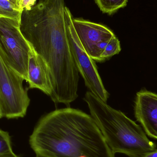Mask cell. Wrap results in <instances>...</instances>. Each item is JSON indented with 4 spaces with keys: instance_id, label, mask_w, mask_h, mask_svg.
Here are the masks:
<instances>
[{
    "instance_id": "1",
    "label": "cell",
    "mask_w": 157,
    "mask_h": 157,
    "mask_svg": "<svg viewBox=\"0 0 157 157\" xmlns=\"http://www.w3.org/2000/svg\"><path fill=\"white\" fill-rule=\"evenodd\" d=\"M64 0H40L23 10L20 30L33 50L49 69L55 103L69 106L78 97L79 75L68 40Z\"/></svg>"
},
{
    "instance_id": "2",
    "label": "cell",
    "mask_w": 157,
    "mask_h": 157,
    "mask_svg": "<svg viewBox=\"0 0 157 157\" xmlns=\"http://www.w3.org/2000/svg\"><path fill=\"white\" fill-rule=\"evenodd\" d=\"M29 143L38 157H115L91 115L70 107L41 118Z\"/></svg>"
},
{
    "instance_id": "3",
    "label": "cell",
    "mask_w": 157,
    "mask_h": 157,
    "mask_svg": "<svg viewBox=\"0 0 157 157\" xmlns=\"http://www.w3.org/2000/svg\"><path fill=\"white\" fill-rule=\"evenodd\" d=\"M90 115L113 153L129 157H144L156 149L140 125L120 111L114 109L90 91L84 98Z\"/></svg>"
},
{
    "instance_id": "4",
    "label": "cell",
    "mask_w": 157,
    "mask_h": 157,
    "mask_svg": "<svg viewBox=\"0 0 157 157\" xmlns=\"http://www.w3.org/2000/svg\"><path fill=\"white\" fill-rule=\"evenodd\" d=\"M22 78L9 64L0 50V98L3 117L23 118L30 103Z\"/></svg>"
},
{
    "instance_id": "5",
    "label": "cell",
    "mask_w": 157,
    "mask_h": 157,
    "mask_svg": "<svg viewBox=\"0 0 157 157\" xmlns=\"http://www.w3.org/2000/svg\"><path fill=\"white\" fill-rule=\"evenodd\" d=\"M0 50L11 67L27 81L31 47L21 33L18 21L0 17Z\"/></svg>"
},
{
    "instance_id": "6",
    "label": "cell",
    "mask_w": 157,
    "mask_h": 157,
    "mask_svg": "<svg viewBox=\"0 0 157 157\" xmlns=\"http://www.w3.org/2000/svg\"><path fill=\"white\" fill-rule=\"evenodd\" d=\"M64 15L68 40L78 72L90 91L107 103L109 93L104 87L95 62L85 51L80 43L73 24L72 15L66 6Z\"/></svg>"
},
{
    "instance_id": "7",
    "label": "cell",
    "mask_w": 157,
    "mask_h": 157,
    "mask_svg": "<svg viewBox=\"0 0 157 157\" xmlns=\"http://www.w3.org/2000/svg\"><path fill=\"white\" fill-rule=\"evenodd\" d=\"M73 24L83 48L94 61L98 44L115 36L112 30L101 24L74 18Z\"/></svg>"
},
{
    "instance_id": "8",
    "label": "cell",
    "mask_w": 157,
    "mask_h": 157,
    "mask_svg": "<svg viewBox=\"0 0 157 157\" xmlns=\"http://www.w3.org/2000/svg\"><path fill=\"white\" fill-rule=\"evenodd\" d=\"M135 116L149 137L157 140V95L146 90L137 93Z\"/></svg>"
},
{
    "instance_id": "9",
    "label": "cell",
    "mask_w": 157,
    "mask_h": 157,
    "mask_svg": "<svg viewBox=\"0 0 157 157\" xmlns=\"http://www.w3.org/2000/svg\"><path fill=\"white\" fill-rule=\"evenodd\" d=\"M27 82L29 88L40 90L48 96L53 91L49 69L45 61L31 48L28 65Z\"/></svg>"
},
{
    "instance_id": "10",
    "label": "cell",
    "mask_w": 157,
    "mask_h": 157,
    "mask_svg": "<svg viewBox=\"0 0 157 157\" xmlns=\"http://www.w3.org/2000/svg\"><path fill=\"white\" fill-rule=\"evenodd\" d=\"M22 12L9 0H0V17H6L19 22Z\"/></svg>"
},
{
    "instance_id": "11",
    "label": "cell",
    "mask_w": 157,
    "mask_h": 157,
    "mask_svg": "<svg viewBox=\"0 0 157 157\" xmlns=\"http://www.w3.org/2000/svg\"><path fill=\"white\" fill-rule=\"evenodd\" d=\"M96 4L103 13L112 14L120 8L125 7L128 0H95Z\"/></svg>"
},
{
    "instance_id": "12",
    "label": "cell",
    "mask_w": 157,
    "mask_h": 157,
    "mask_svg": "<svg viewBox=\"0 0 157 157\" xmlns=\"http://www.w3.org/2000/svg\"><path fill=\"white\" fill-rule=\"evenodd\" d=\"M121 51L120 41L115 36L108 42L104 52L101 56V61L102 62L108 59L114 55L118 54Z\"/></svg>"
},
{
    "instance_id": "13",
    "label": "cell",
    "mask_w": 157,
    "mask_h": 157,
    "mask_svg": "<svg viewBox=\"0 0 157 157\" xmlns=\"http://www.w3.org/2000/svg\"><path fill=\"white\" fill-rule=\"evenodd\" d=\"M13 154L9 134L0 130V155Z\"/></svg>"
},
{
    "instance_id": "14",
    "label": "cell",
    "mask_w": 157,
    "mask_h": 157,
    "mask_svg": "<svg viewBox=\"0 0 157 157\" xmlns=\"http://www.w3.org/2000/svg\"><path fill=\"white\" fill-rule=\"evenodd\" d=\"M36 0H20L19 1V9L20 11L23 10H29L35 6Z\"/></svg>"
},
{
    "instance_id": "15",
    "label": "cell",
    "mask_w": 157,
    "mask_h": 157,
    "mask_svg": "<svg viewBox=\"0 0 157 157\" xmlns=\"http://www.w3.org/2000/svg\"><path fill=\"white\" fill-rule=\"evenodd\" d=\"M144 157H157V149L148 153Z\"/></svg>"
},
{
    "instance_id": "16",
    "label": "cell",
    "mask_w": 157,
    "mask_h": 157,
    "mask_svg": "<svg viewBox=\"0 0 157 157\" xmlns=\"http://www.w3.org/2000/svg\"><path fill=\"white\" fill-rule=\"evenodd\" d=\"M9 1H11L18 9H19V1L20 0H9Z\"/></svg>"
},
{
    "instance_id": "17",
    "label": "cell",
    "mask_w": 157,
    "mask_h": 157,
    "mask_svg": "<svg viewBox=\"0 0 157 157\" xmlns=\"http://www.w3.org/2000/svg\"><path fill=\"white\" fill-rule=\"evenodd\" d=\"M0 157H18L14 153L12 155H0Z\"/></svg>"
},
{
    "instance_id": "18",
    "label": "cell",
    "mask_w": 157,
    "mask_h": 157,
    "mask_svg": "<svg viewBox=\"0 0 157 157\" xmlns=\"http://www.w3.org/2000/svg\"><path fill=\"white\" fill-rule=\"evenodd\" d=\"M3 117L2 109V103H1V98H0V119Z\"/></svg>"
},
{
    "instance_id": "19",
    "label": "cell",
    "mask_w": 157,
    "mask_h": 157,
    "mask_svg": "<svg viewBox=\"0 0 157 157\" xmlns=\"http://www.w3.org/2000/svg\"></svg>"
}]
</instances>
